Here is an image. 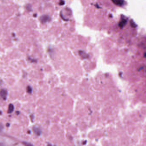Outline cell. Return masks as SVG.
Returning <instances> with one entry per match:
<instances>
[{
  "label": "cell",
  "mask_w": 146,
  "mask_h": 146,
  "mask_svg": "<svg viewBox=\"0 0 146 146\" xmlns=\"http://www.w3.org/2000/svg\"><path fill=\"white\" fill-rule=\"evenodd\" d=\"M127 19L125 18V17L124 16H122V17L121 18V20H120V22L119 23V26L120 28H123L124 26L127 23Z\"/></svg>",
  "instance_id": "cell-1"
},
{
  "label": "cell",
  "mask_w": 146,
  "mask_h": 146,
  "mask_svg": "<svg viewBox=\"0 0 146 146\" xmlns=\"http://www.w3.org/2000/svg\"><path fill=\"white\" fill-rule=\"evenodd\" d=\"M113 4L118 6L121 7L124 4V0H111Z\"/></svg>",
  "instance_id": "cell-2"
},
{
  "label": "cell",
  "mask_w": 146,
  "mask_h": 146,
  "mask_svg": "<svg viewBox=\"0 0 146 146\" xmlns=\"http://www.w3.org/2000/svg\"><path fill=\"white\" fill-rule=\"evenodd\" d=\"M0 95H1V96L2 98H3V99H5V100H6L7 97V90L5 89L1 90L0 91Z\"/></svg>",
  "instance_id": "cell-3"
},
{
  "label": "cell",
  "mask_w": 146,
  "mask_h": 146,
  "mask_svg": "<svg viewBox=\"0 0 146 146\" xmlns=\"http://www.w3.org/2000/svg\"><path fill=\"white\" fill-rule=\"evenodd\" d=\"M40 20L42 23H45L49 21V17L47 15H43L40 17Z\"/></svg>",
  "instance_id": "cell-4"
},
{
  "label": "cell",
  "mask_w": 146,
  "mask_h": 146,
  "mask_svg": "<svg viewBox=\"0 0 146 146\" xmlns=\"http://www.w3.org/2000/svg\"><path fill=\"white\" fill-rule=\"evenodd\" d=\"M33 129L34 132L37 135H41V130L38 127L34 126Z\"/></svg>",
  "instance_id": "cell-5"
},
{
  "label": "cell",
  "mask_w": 146,
  "mask_h": 146,
  "mask_svg": "<svg viewBox=\"0 0 146 146\" xmlns=\"http://www.w3.org/2000/svg\"><path fill=\"white\" fill-rule=\"evenodd\" d=\"M14 106L13 104H10L8 107V113H11L14 111Z\"/></svg>",
  "instance_id": "cell-6"
},
{
  "label": "cell",
  "mask_w": 146,
  "mask_h": 146,
  "mask_svg": "<svg viewBox=\"0 0 146 146\" xmlns=\"http://www.w3.org/2000/svg\"><path fill=\"white\" fill-rule=\"evenodd\" d=\"M27 91L28 93H29V94H31L32 93V88L30 87V86H28L27 87Z\"/></svg>",
  "instance_id": "cell-7"
},
{
  "label": "cell",
  "mask_w": 146,
  "mask_h": 146,
  "mask_svg": "<svg viewBox=\"0 0 146 146\" xmlns=\"http://www.w3.org/2000/svg\"><path fill=\"white\" fill-rule=\"evenodd\" d=\"M130 25L131 26V27H133V28H135L136 27V24L133 22V21H131L130 22Z\"/></svg>",
  "instance_id": "cell-8"
},
{
  "label": "cell",
  "mask_w": 146,
  "mask_h": 146,
  "mask_svg": "<svg viewBox=\"0 0 146 146\" xmlns=\"http://www.w3.org/2000/svg\"><path fill=\"white\" fill-rule=\"evenodd\" d=\"M3 125H2L1 124H0V131H1L3 130Z\"/></svg>",
  "instance_id": "cell-9"
},
{
  "label": "cell",
  "mask_w": 146,
  "mask_h": 146,
  "mask_svg": "<svg viewBox=\"0 0 146 146\" xmlns=\"http://www.w3.org/2000/svg\"><path fill=\"white\" fill-rule=\"evenodd\" d=\"M64 2L63 1H61V2H60V5H64Z\"/></svg>",
  "instance_id": "cell-10"
}]
</instances>
